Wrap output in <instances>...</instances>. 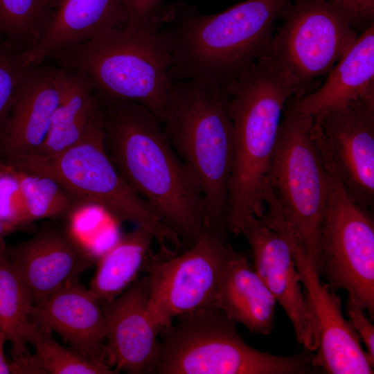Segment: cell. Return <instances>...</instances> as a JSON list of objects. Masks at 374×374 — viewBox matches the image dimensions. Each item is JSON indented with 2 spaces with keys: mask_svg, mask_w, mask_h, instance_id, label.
Here are the masks:
<instances>
[{
  "mask_svg": "<svg viewBox=\"0 0 374 374\" xmlns=\"http://www.w3.org/2000/svg\"><path fill=\"white\" fill-rule=\"evenodd\" d=\"M98 96V95H97ZM106 151L129 187L190 247L206 229L196 178L157 116L133 102L98 96Z\"/></svg>",
  "mask_w": 374,
  "mask_h": 374,
  "instance_id": "6da1fadb",
  "label": "cell"
},
{
  "mask_svg": "<svg viewBox=\"0 0 374 374\" xmlns=\"http://www.w3.org/2000/svg\"><path fill=\"white\" fill-rule=\"evenodd\" d=\"M290 0H246L213 15L193 8L165 10L161 37L172 81L205 79L228 87L267 51L274 21Z\"/></svg>",
  "mask_w": 374,
  "mask_h": 374,
  "instance_id": "7a4b0ae2",
  "label": "cell"
},
{
  "mask_svg": "<svg viewBox=\"0 0 374 374\" xmlns=\"http://www.w3.org/2000/svg\"><path fill=\"white\" fill-rule=\"evenodd\" d=\"M228 89L234 145L226 225L236 236L248 218L260 217L266 210L265 187L280 121L296 90L263 60L243 71Z\"/></svg>",
  "mask_w": 374,
  "mask_h": 374,
  "instance_id": "3957f363",
  "label": "cell"
},
{
  "mask_svg": "<svg viewBox=\"0 0 374 374\" xmlns=\"http://www.w3.org/2000/svg\"><path fill=\"white\" fill-rule=\"evenodd\" d=\"M227 87L202 78L172 81L161 123L176 153L198 181L206 228L226 235L233 126Z\"/></svg>",
  "mask_w": 374,
  "mask_h": 374,
  "instance_id": "277c9868",
  "label": "cell"
},
{
  "mask_svg": "<svg viewBox=\"0 0 374 374\" xmlns=\"http://www.w3.org/2000/svg\"><path fill=\"white\" fill-rule=\"evenodd\" d=\"M159 26L110 30L48 58L84 74L98 96L142 105L161 121L172 62Z\"/></svg>",
  "mask_w": 374,
  "mask_h": 374,
  "instance_id": "5b68a950",
  "label": "cell"
},
{
  "mask_svg": "<svg viewBox=\"0 0 374 374\" xmlns=\"http://www.w3.org/2000/svg\"><path fill=\"white\" fill-rule=\"evenodd\" d=\"M8 165L16 171L51 177L81 204L96 206L114 220L145 229L160 252L178 253L181 249L179 235L129 187L111 161L104 144L98 102L77 143L55 156L31 155Z\"/></svg>",
  "mask_w": 374,
  "mask_h": 374,
  "instance_id": "8992f818",
  "label": "cell"
},
{
  "mask_svg": "<svg viewBox=\"0 0 374 374\" xmlns=\"http://www.w3.org/2000/svg\"><path fill=\"white\" fill-rule=\"evenodd\" d=\"M161 332L150 373L157 374H310L312 352L281 356L248 345L235 323L216 308L181 314Z\"/></svg>",
  "mask_w": 374,
  "mask_h": 374,
  "instance_id": "52a82bcc",
  "label": "cell"
},
{
  "mask_svg": "<svg viewBox=\"0 0 374 374\" xmlns=\"http://www.w3.org/2000/svg\"><path fill=\"white\" fill-rule=\"evenodd\" d=\"M312 116L285 105L268 172L283 222L316 269L327 193L326 172Z\"/></svg>",
  "mask_w": 374,
  "mask_h": 374,
  "instance_id": "ba28073f",
  "label": "cell"
},
{
  "mask_svg": "<svg viewBox=\"0 0 374 374\" xmlns=\"http://www.w3.org/2000/svg\"><path fill=\"white\" fill-rule=\"evenodd\" d=\"M327 193L320 228L316 272L328 288L344 290L374 317V221L370 209L346 193L327 156Z\"/></svg>",
  "mask_w": 374,
  "mask_h": 374,
  "instance_id": "9c48e42d",
  "label": "cell"
},
{
  "mask_svg": "<svg viewBox=\"0 0 374 374\" xmlns=\"http://www.w3.org/2000/svg\"><path fill=\"white\" fill-rule=\"evenodd\" d=\"M262 59L294 84L299 98L317 78L328 73L357 36L349 17L329 0H294Z\"/></svg>",
  "mask_w": 374,
  "mask_h": 374,
  "instance_id": "30bf717a",
  "label": "cell"
},
{
  "mask_svg": "<svg viewBox=\"0 0 374 374\" xmlns=\"http://www.w3.org/2000/svg\"><path fill=\"white\" fill-rule=\"evenodd\" d=\"M234 252L226 235L207 228L180 255L149 252L143 267L150 284L148 310L161 330L181 314L215 308L222 271Z\"/></svg>",
  "mask_w": 374,
  "mask_h": 374,
  "instance_id": "8fae6325",
  "label": "cell"
},
{
  "mask_svg": "<svg viewBox=\"0 0 374 374\" xmlns=\"http://www.w3.org/2000/svg\"><path fill=\"white\" fill-rule=\"evenodd\" d=\"M319 149L329 159L349 197L374 205V105L355 100L314 119Z\"/></svg>",
  "mask_w": 374,
  "mask_h": 374,
  "instance_id": "7c38bea8",
  "label": "cell"
},
{
  "mask_svg": "<svg viewBox=\"0 0 374 374\" xmlns=\"http://www.w3.org/2000/svg\"><path fill=\"white\" fill-rule=\"evenodd\" d=\"M289 242L309 310L314 318L318 346L312 364L328 374H373L374 360L361 345L351 322L344 317L341 299L314 270L299 241L289 231Z\"/></svg>",
  "mask_w": 374,
  "mask_h": 374,
  "instance_id": "4fadbf2b",
  "label": "cell"
},
{
  "mask_svg": "<svg viewBox=\"0 0 374 374\" xmlns=\"http://www.w3.org/2000/svg\"><path fill=\"white\" fill-rule=\"evenodd\" d=\"M6 254L28 290L33 305L68 280L96 265L98 258L69 229L44 223L28 240L6 246Z\"/></svg>",
  "mask_w": 374,
  "mask_h": 374,
  "instance_id": "5bb4252c",
  "label": "cell"
},
{
  "mask_svg": "<svg viewBox=\"0 0 374 374\" xmlns=\"http://www.w3.org/2000/svg\"><path fill=\"white\" fill-rule=\"evenodd\" d=\"M253 256V269L290 319L296 341L304 348L316 351L318 336L285 237L252 216L242 229Z\"/></svg>",
  "mask_w": 374,
  "mask_h": 374,
  "instance_id": "9a60e30c",
  "label": "cell"
},
{
  "mask_svg": "<svg viewBox=\"0 0 374 374\" xmlns=\"http://www.w3.org/2000/svg\"><path fill=\"white\" fill-rule=\"evenodd\" d=\"M149 294L146 275L112 302L101 305L107 321V355L118 373H150L156 360L161 328L148 312Z\"/></svg>",
  "mask_w": 374,
  "mask_h": 374,
  "instance_id": "2e32d148",
  "label": "cell"
},
{
  "mask_svg": "<svg viewBox=\"0 0 374 374\" xmlns=\"http://www.w3.org/2000/svg\"><path fill=\"white\" fill-rule=\"evenodd\" d=\"M29 321L43 331L60 335L91 362L109 366L104 344L107 321L102 306L78 277L68 280L44 301L33 305Z\"/></svg>",
  "mask_w": 374,
  "mask_h": 374,
  "instance_id": "e0dca14e",
  "label": "cell"
},
{
  "mask_svg": "<svg viewBox=\"0 0 374 374\" xmlns=\"http://www.w3.org/2000/svg\"><path fill=\"white\" fill-rule=\"evenodd\" d=\"M62 68L31 66L0 132V161L34 154L45 140L62 91Z\"/></svg>",
  "mask_w": 374,
  "mask_h": 374,
  "instance_id": "ac0fdd59",
  "label": "cell"
},
{
  "mask_svg": "<svg viewBox=\"0 0 374 374\" xmlns=\"http://www.w3.org/2000/svg\"><path fill=\"white\" fill-rule=\"evenodd\" d=\"M127 24L125 0H59L37 44L21 55L27 66L38 65L57 51Z\"/></svg>",
  "mask_w": 374,
  "mask_h": 374,
  "instance_id": "d6986e66",
  "label": "cell"
},
{
  "mask_svg": "<svg viewBox=\"0 0 374 374\" xmlns=\"http://www.w3.org/2000/svg\"><path fill=\"white\" fill-rule=\"evenodd\" d=\"M313 92L290 102L298 112L318 118L355 100L374 105V25L372 21Z\"/></svg>",
  "mask_w": 374,
  "mask_h": 374,
  "instance_id": "ffe728a7",
  "label": "cell"
},
{
  "mask_svg": "<svg viewBox=\"0 0 374 374\" xmlns=\"http://www.w3.org/2000/svg\"><path fill=\"white\" fill-rule=\"evenodd\" d=\"M276 303L247 257L235 251L222 271L215 308L251 333L268 335L274 328Z\"/></svg>",
  "mask_w": 374,
  "mask_h": 374,
  "instance_id": "44dd1931",
  "label": "cell"
},
{
  "mask_svg": "<svg viewBox=\"0 0 374 374\" xmlns=\"http://www.w3.org/2000/svg\"><path fill=\"white\" fill-rule=\"evenodd\" d=\"M62 72L59 104L45 140L33 155L55 156L77 143L97 107L98 96L89 80L75 70L62 68Z\"/></svg>",
  "mask_w": 374,
  "mask_h": 374,
  "instance_id": "7402d4cb",
  "label": "cell"
},
{
  "mask_svg": "<svg viewBox=\"0 0 374 374\" xmlns=\"http://www.w3.org/2000/svg\"><path fill=\"white\" fill-rule=\"evenodd\" d=\"M154 240L148 231L136 226L99 256L89 289L100 305L114 301L136 280Z\"/></svg>",
  "mask_w": 374,
  "mask_h": 374,
  "instance_id": "603a6c76",
  "label": "cell"
},
{
  "mask_svg": "<svg viewBox=\"0 0 374 374\" xmlns=\"http://www.w3.org/2000/svg\"><path fill=\"white\" fill-rule=\"evenodd\" d=\"M6 248H0V328L12 345V355L19 356L28 351L26 337L33 303Z\"/></svg>",
  "mask_w": 374,
  "mask_h": 374,
  "instance_id": "cb8c5ba5",
  "label": "cell"
},
{
  "mask_svg": "<svg viewBox=\"0 0 374 374\" xmlns=\"http://www.w3.org/2000/svg\"><path fill=\"white\" fill-rule=\"evenodd\" d=\"M59 0H0V44L19 53L39 39Z\"/></svg>",
  "mask_w": 374,
  "mask_h": 374,
  "instance_id": "d4e9b609",
  "label": "cell"
},
{
  "mask_svg": "<svg viewBox=\"0 0 374 374\" xmlns=\"http://www.w3.org/2000/svg\"><path fill=\"white\" fill-rule=\"evenodd\" d=\"M26 224L44 218L69 217L81 204L54 179L15 171Z\"/></svg>",
  "mask_w": 374,
  "mask_h": 374,
  "instance_id": "484cf974",
  "label": "cell"
},
{
  "mask_svg": "<svg viewBox=\"0 0 374 374\" xmlns=\"http://www.w3.org/2000/svg\"><path fill=\"white\" fill-rule=\"evenodd\" d=\"M26 340L35 347L46 373H118L107 365L93 362L73 348L60 345L51 333L39 329L31 323L26 332Z\"/></svg>",
  "mask_w": 374,
  "mask_h": 374,
  "instance_id": "4316f807",
  "label": "cell"
},
{
  "mask_svg": "<svg viewBox=\"0 0 374 374\" xmlns=\"http://www.w3.org/2000/svg\"><path fill=\"white\" fill-rule=\"evenodd\" d=\"M30 68L25 64L21 53L0 44V132Z\"/></svg>",
  "mask_w": 374,
  "mask_h": 374,
  "instance_id": "83f0119b",
  "label": "cell"
},
{
  "mask_svg": "<svg viewBox=\"0 0 374 374\" xmlns=\"http://www.w3.org/2000/svg\"><path fill=\"white\" fill-rule=\"evenodd\" d=\"M14 173L0 174V220L17 229L27 224Z\"/></svg>",
  "mask_w": 374,
  "mask_h": 374,
  "instance_id": "f1b7e54d",
  "label": "cell"
},
{
  "mask_svg": "<svg viewBox=\"0 0 374 374\" xmlns=\"http://www.w3.org/2000/svg\"><path fill=\"white\" fill-rule=\"evenodd\" d=\"M128 24L134 27L159 26L165 0H125Z\"/></svg>",
  "mask_w": 374,
  "mask_h": 374,
  "instance_id": "f546056e",
  "label": "cell"
},
{
  "mask_svg": "<svg viewBox=\"0 0 374 374\" xmlns=\"http://www.w3.org/2000/svg\"><path fill=\"white\" fill-rule=\"evenodd\" d=\"M364 309L351 296L346 302V313L353 328L366 347V353L374 360V326L364 314Z\"/></svg>",
  "mask_w": 374,
  "mask_h": 374,
  "instance_id": "4dcf8cb0",
  "label": "cell"
},
{
  "mask_svg": "<svg viewBox=\"0 0 374 374\" xmlns=\"http://www.w3.org/2000/svg\"><path fill=\"white\" fill-rule=\"evenodd\" d=\"M341 9L353 25L373 21L374 0H329Z\"/></svg>",
  "mask_w": 374,
  "mask_h": 374,
  "instance_id": "1f68e13d",
  "label": "cell"
},
{
  "mask_svg": "<svg viewBox=\"0 0 374 374\" xmlns=\"http://www.w3.org/2000/svg\"><path fill=\"white\" fill-rule=\"evenodd\" d=\"M8 362L10 373L46 374L37 353L30 355L28 351L19 356H12Z\"/></svg>",
  "mask_w": 374,
  "mask_h": 374,
  "instance_id": "d6a6232c",
  "label": "cell"
},
{
  "mask_svg": "<svg viewBox=\"0 0 374 374\" xmlns=\"http://www.w3.org/2000/svg\"><path fill=\"white\" fill-rule=\"evenodd\" d=\"M6 337L2 330L0 328V374L10 373L9 364L7 362L3 352V346Z\"/></svg>",
  "mask_w": 374,
  "mask_h": 374,
  "instance_id": "836d02e7",
  "label": "cell"
},
{
  "mask_svg": "<svg viewBox=\"0 0 374 374\" xmlns=\"http://www.w3.org/2000/svg\"><path fill=\"white\" fill-rule=\"evenodd\" d=\"M15 230L16 229L12 226L0 220V248L6 244L4 238Z\"/></svg>",
  "mask_w": 374,
  "mask_h": 374,
  "instance_id": "e575fe53",
  "label": "cell"
},
{
  "mask_svg": "<svg viewBox=\"0 0 374 374\" xmlns=\"http://www.w3.org/2000/svg\"><path fill=\"white\" fill-rule=\"evenodd\" d=\"M15 172L10 166L0 161V174L12 173Z\"/></svg>",
  "mask_w": 374,
  "mask_h": 374,
  "instance_id": "d590c367",
  "label": "cell"
}]
</instances>
